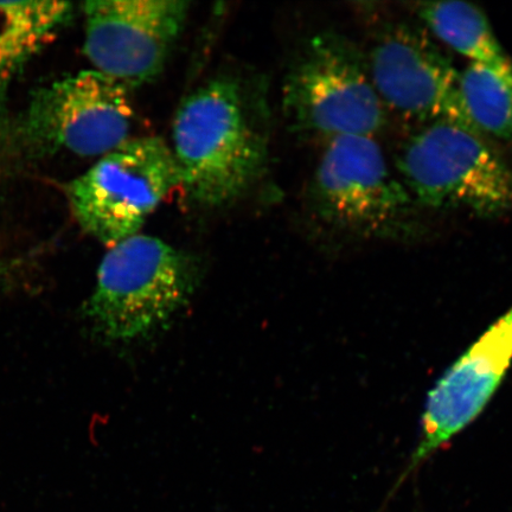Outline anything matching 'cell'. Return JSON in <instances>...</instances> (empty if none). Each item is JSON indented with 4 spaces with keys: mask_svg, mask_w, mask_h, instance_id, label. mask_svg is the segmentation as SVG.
Masks as SVG:
<instances>
[{
    "mask_svg": "<svg viewBox=\"0 0 512 512\" xmlns=\"http://www.w3.org/2000/svg\"><path fill=\"white\" fill-rule=\"evenodd\" d=\"M190 200L207 208L228 206L265 169L267 142L238 82L211 80L182 102L172 126V147Z\"/></svg>",
    "mask_w": 512,
    "mask_h": 512,
    "instance_id": "cell-1",
    "label": "cell"
},
{
    "mask_svg": "<svg viewBox=\"0 0 512 512\" xmlns=\"http://www.w3.org/2000/svg\"><path fill=\"white\" fill-rule=\"evenodd\" d=\"M200 279L194 256L138 234L106 253L81 316L100 342H136L168 324L194 296Z\"/></svg>",
    "mask_w": 512,
    "mask_h": 512,
    "instance_id": "cell-2",
    "label": "cell"
},
{
    "mask_svg": "<svg viewBox=\"0 0 512 512\" xmlns=\"http://www.w3.org/2000/svg\"><path fill=\"white\" fill-rule=\"evenodd\" d=\"M130 92L96 70L37 89L21 113L0 121V155L29 160L66 151L104 157L130 139Z\"/></svg>",
    "mask_w": 512,
    "mask_h": 512,
    "instance_id": "cell-3",
    "label": "cell"
},
{
    "mask_svg": "<svg viewBox=\"0 0 512 512\" xmlns=\"http://www.w3.org/2000/svg\"><path fill=\"white\" fill-rule=\"evenodd\" d=\"M319 220L361 240L408 238L419 207L373 137L330 139L312 184Z\"/></svg>",
    "mask_w": 512,
    "mask_h": 512,
    "instance_id": "cell-4",
    "label": "cell"
},
{
    "mask_svg": "<svg viewBox=\"0 0 512 512\" xmlns=\"http://www.w3.org/2000/svg\"><path fill=\"white\" fill-rule=\"evenodd\" d=\"M396 172L420 209L484 219L512 213V169L466 128L441 121L403 146Z\"/></svg>",
    "mask_w": 512,
    "mask_h": 512,
    "instance_id": "cell-5",
    "label": "cell"
},
{
    "mask_svg": "<svg viewBox=\"0 0 512 512\" xmlns=\"http://www.w3.org/2000/svg\"><path fill=\"white\" fill-rule=\"evenodd\" d=\"M283 99L297 130L329 139L374 138L386 125L366 57L334 31L320 32L306 43L286 76Z\"/></svg>",
    "mask_w": 512,
    "mask_h": 512,
    "instance_id": "cell-6",
    "label": "cell"
},
{
    "mask_svg": "<svg viewBox=\"0 0 512 512\" xmlns=\"http://www.w3.org/2000/svg\"><path fill=\"white\" fill-rule=\"evenodd\" d=\"M179 187L170 146L163 139H128L68 185L75 220L108 247L139 234L149 216Z\"/></svg>",
    "mask_w": 512,
    "mask_h": 512,
    "instance_id": "cell-7",
    "label": "cell"
},
{
    "mask_svg": "<svg viewBox=\"0 0 512 512\" xmlns=\"http://www.w3.org/2000/svg\"><path fill=\"white\" fill-rule=\"evenodd\" d=\"M182 0H95L83 4L85 53L96 72L128 91L162 73L189 15Z\"/></svg>",
    "mask_w": 512,
    "mask_h": 512,
    "instance_id": "cell-8",
    "label": "cell"
},
{
    "mask_svg": "<svg viewBox=\"0 0 512 512\" xmlns=\"http://www.w3.org/2000/svg\"><path fill=\"white\" fill-rule=\"evenodd\" d=\"M366 60L384 107L430 124H456L480 136L460 94L459 73L424 32L407 24L389 25Z\"/></svg>",
    "mask_w": 512,
    "mask_h": 512,
    "instance_id": "cell-9",
    "label": "cell"
},
{
    "mask_svg": "<svg viewBox=\"0 0 512 512\" xmlns=\"http://www.w3.org/2000/svg\"><path fill=\"white\" fill-rule=\"evenodd\" d=\"M511 363L512 306L445 371L428 394L411 467L431 458L482 414Z\"/></svg>",
    "mask_w": 512,
    "mask_h": 512,
    "instance_id": "cell-10",
    "label": "cell"
},
{
    "mask_svg": "<svg viewBox=\"0 0 512 512\" xmlns=\"http://www.w3.org/2000/svg\"><path fill=\"white\" fill-rule=\"evenodd\" d=\"M73 15L64 2H0V121L12 83Z\"/></svg>",
    "mask_w": 512,
    "mask_h": 512,
    "instance_id": "cell-11",
    "label": "cell"
},
{
    "mask_svg": "<svg viewBox=\"0 0 512 512\" xmlns=\"http://www.w3.org/2000/svg\"><path fill=\"white\" fill-rule=\"evenodd\" d=\"M416 14L435 37L469 59L494 64L508 59L488 17L476 5L433 2L416 5Z\"/></svg>",
    "mask_w": 512,
    "mask_h": 512,
    "instance_id": "cell-12",
    "label": "cell"
},
{
    "mask_svg": "<svg viewBox=\"0 0 512 512\" xmlns=\"http://www.w3.org/2000/svg\"><path fill=\"white\" fill-rule=\"evenodd\" d=\"M460 94L479 133L512 142V61L470 63L459 73Z\"/></svg>",
    "mask_w": 512,
    "mask_h": 512,
    "instance_id": "cell-13",
    "label": "cell"
}]
</instances>
